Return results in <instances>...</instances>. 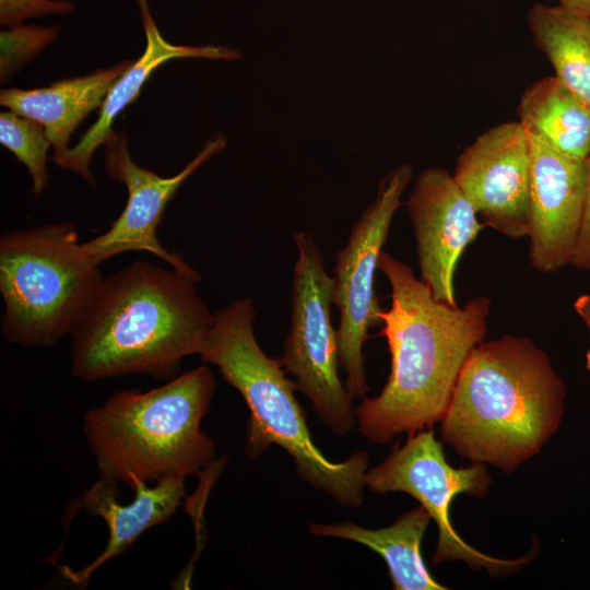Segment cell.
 I'll return each mask as SVG.
<instances>
[{"instance_id": "1", "label": "cell", "mask_w": 590, "mask_h": 590, "mask_svg": "<svg viewBox=\"0 0 590 590\" xmlns=\"http://www.w3.org/2000/svg\"><path fill=\"white\" fill-rule=\"evenodd\" d=\"M378 270L391 287V306L380 312L391 370L381 392L356 406L358 429L385 445L442 420L460 371L484 341L491 299L477 296L463 307L438 302L413 270L381 251Z\"/></svg>"}, {"instance_id": "2", "label": "cell", "mask_w": 590, "mask_h": 590, "mask_svg": "<svg viewBox=\"0 0 590 590\" xmlns=\"http://www.w3.org/2000/svg\"><path fill=\"white\" fill-rule=\"evenodd\" d=\"M200 280L144 260L104 276L69 335L72 376H178L185 357L201 354L213 324Z\"/></svg>"}, {"instance_id": "3", "label": "cell", "mask_w": 590, "mask_h": 590, "mask_svg": "<svg viewBox=\"0 0 590 590\" xmlns=\"http://www.w3.org/2000/svg\"><path fill=\"white\" fill-rule=\"evenodd\" d=\"M565 396L534 342L515 335L483 341L460 371L441 438L462 458L511 473L558 429Z\"/></svg>"}, {"instance_id": "4", "label": "cell", "mask_w": 590, "mask_h": 590, "mask_svg": "<svg viewBox=\"0 0 590 590\" xmlns=\"http://www.w3.org/2000/svg\"><path fill=\"white\" fill-rule=\"evenodd\" d=\"M256 310L249 297L237 298L213 312V324L200 359L215 365L225 381L245 400L250 416L244 452L258 458L272 445L293 459L299 476L344 507L358 508L364 498L368 453L357 451L332 462L314 444L296 386L281 358L267 355L253 324Z\"/></svg>"}, {"instance_id": "5", "label": "cell", "mask_w": 590, "mask_h": 590, "mask_svg": "<svg viewBox=\"0 0 590 590\" xmlns=\"http://www.w3.org/2000/svg\"><path fill=\"white\" fill-rule=\"evenodd\" d=\"M216 381L208 364L150 390L125 389L83 416V433L99 479L130 486L193 476L215 458L201 430Z\"/></svg>"}, {"instance_id": "6", "label": "cell", "mask_w": 590, "mask_h": 590, "mask_svg": "<svg viewBox=\"0 0 590 590\" xmlns=\"http://www.w3.org/2000/svg\"><path fill=\"white\" fill-rule=\"evenodd\" d=\"M104 276L72 222L0 236L3 338L24 347L56 344L72 328Z\"/></svg>"}, {"instance_id": "7", "label": "cell", "mask_w": 590, "mask_h": 590, "mask_svg": "<svg viewBox=\"0 0 590 590\" xmlns=\"http://www.w3.org/2000/svg\"><path fill=\"white\" fill-rule=\"evenodd\" d=\"M293 240L297 260L292 276L291 326L281 361L319 420L342 437L353 430L356 415L354 397L339 375L338 334L331 319L333 276L309 233L298 232Z\"/></svg>"}, {"instance_id": "8", "label": "cell", "mask_w": 590, "mask_h": 590, "mask_svg": "<svg viewBox=\"0 0 590 590\" xmlns=\"http://www.w3.org/2000/svg\"><path fill=\"white\" fill-rule=\"evenodd\" d=\"M491 476L483 463L452 468L433 430L423 429L398 444L385 461L365 473V487L385 494L404 492L427 510L438 527V542L433 563L463 560L471 569L485 568L492 576L512 574L529 564L536 548L518 559L488 556L467 544L449 520V508L457 494L477 498L488 493Z\"/></svg>"}, {"instance_id": "9", "label": "cell", "mask_w": 590, "mask_h": 590, "mask_svg": "<svg viewBox=\"0 0 590 590\" xmlns=\"http://www.w3.org/2000/svg\"><path fill=\"white\" fill-rule=\"evenodd\" d=\"M412 178L409 164H401L379 180L375 200L353 223L345 246L337 253L333 268V304L339 308L337 329L339 361L345 386L354 398L368 391L363 346L368 330L381 327L375 292L378 260L394 213Z\"/></svg>"}, {"instance_id": "10", "label": "cell", "mask_w": 590, "mask_h": 590, "mask_svg": "<svg viewBox=\"0 0 590 590\" xmlns=\"http://www.w3.org/2000/svg\"><path fill=\"white\" fill-rule=\"evenodd\" d=\"M225 146L226 138L216 134L206 141L197 156L178 174L162 177L134 163L129 152L127 135L116 133L105 143L104 168L111 179L126 186L128 199L121 214L105 233L83 243L91 259L101 266L107 259L123 252L145 251L177 271L199 274L181 255L169 251L161 244L157 227L168 202L182 182Z\"/></svg>"}, {"instance_id": "11", "label": "cell", "mask_w": 590, "mask_h": 590, "mask_svg": "<svg viewBox=\"0 0 590 590\" xmlns=\"http://www.w3.org/2000/svg\"><path fill=\"white\" fill-rule=\"evenodd\" d=\"M452 175L485 225L510 238L528 237L531 156L520 121L479 135L460 154Z\"/></svg>"}, {"instance_id": "12", "label": "cell", "mask_w": 590, "mask_h": 590, "mask_svg": "<svg viewBox=\"0 0 590 590\" xmlns=\"http://www.w3.org/2000/svg\"><path fill=\"white\" fill-rule=\"evenodd\" d=\"M412 223L421 280L433 296L457 306L455 273L464 249L482 224L453 175L441 167L424 169L405 203Z\"/></svg>"}, {"instance_id": "13", "label": "cell", "mask_w": 590, "mask_h": 590, "mask_svg": "<svg viewBox=\"0 0 590 590\" xmlns=\"http://www.w3.org/2000/svg\"><path fill=\"white\" fill-rule=\"evenodd\" d=\"M527 132L531 156L529 259L536 271L553 273L571 264L574 258L583 214L587 165Z\"/></svg>"}, {"instance_id": "14", "label": "cell", "mask_w": 590, "mask_h": 590, "mask_svg": "<svg viewBox=\"0 0 590 590\" xmlns=\"http://www.w3.org/2000/svg\"><path fill=\"white\" fill-rule=\"evenodd\" d=\"M185 480L167 477L150 486L148 482L133 479L129 487L134 491V497L129 504H121L119 484L98 479L70 506L67 523L81 508L90 515L102 517L108 528L106 546L85 567L74 571L55 564L58 571L74 585L86 586L96 569L123 554L146 530L176 512L186 496Z\"/></svg>"}, {"instance_id": "15", "label": "cell", "mask_w": 590, "mask_h": 590, "mask_svg": "<svg viewBox=\"0 0 590 590\" xmlns=\"http://www.w3.org/2000/svg\"><path fill=\"white\" fill-rule=\"evenodd\" d=\"M146 38V46L141 57L132 62L109 88L98 119L83 134L74 148L57 158H52L59 167L80 175L92 187L95 179L91 172L92 157L96 149L111 140L115 118L139 95L141 87L151 73L163 63L177 58H206L234 60L240 54L222 46H182L167 42L157 28L146 0H137Z\"/></svg>"}, {"instance_id": "16", "label": "cell", "mask_w": 590, "mask_h": 590, "mask_svg": "<svg viewBox=\"0 0 590 590\" xmlns=\"http://www.w3.org/2000/svg\"><path fill=\"white\" fill-rule=\"evenodd\" d=\"M131 63L122 60L45 87L5 88L0 93V104L42 123L54 148L52 158H57L69 150L73 131L90 113L101 108L109 88Z\"/></svg>"}, {"instance_id": "17", "label": "cell", "mask_w": 590, "mask_h": 590, "mask_svg": "<svg viewBox=\"0 0 590 590\" xmlns=\"http://www.w3.org/2000/svg\"><path fill=\"white\" fill-rule=\"evenodd\" d=\"M421 505L401 515L391 526L370 530L351 521L310 523L309 531L318 536L339 538L363 544L380 554L388 565L396 590H444L446 586L429 574L421 555V543L430 521Z\"/></svg>"}, {"instance_id": "18", "label": "cell", "mask_w": 590, "mask_h": 590, "mask_svg": "<svg viewBox=\"0 0 590 590\" xmlns=\"http://www.w3.org/2000/svg\"><path fill=\"white\" fill-rule=\"evenodd\" d=\"M517 113L529 132L558 152L583 161L590 155V104L556 76L532 83Z\"/></svg>"}, {"instance_id": "19", "label": "cell", "mask_w": 590, "mask_h": 590, "mask_svg": "<svg viewBox=\"0 0 590 590\" xmlns=\"http://www.w3.org/2000/svg\"><path fill=\"white\" fill-rule=\"evenodd\" d=\"M527 22L554 76L590 104V16L558 3L535 2Z\"/></svg>"}, {"instance_id": "20", "label": "cell", "mask_w": 590, "mask_h": 590, "mask_svg": "<svg viewBox=\"0 0 590 590\" xmlns=\"http://www.w3.org/2000/svg\"><path fill=\"white\" fill-rule=\"evenodd\" d=\"M0 142L26 166L32 178V191L39 196L49 181L47 162L51 142L44 126L12 110L1 111Z\"/></svg>"}, {"instance_id": "21", "label": "cell", "mask_w": 590, "mask_h": 590, "mask_svg": "<svg viewBox=\"0 0 590 590\" xmlns=\"http://www.w3.org/2000/svg\"><path fill=\"white\" fill-rule=\"evenodd\" d=\"M60 27L15 25L0 33V81L5 83L49 44L54 43Z\"/></svg>"}, {"instance_id": "22", "label": "cell", "mask_w": 590, "mask_h": 590, "mask_svg": "<svg viewBox=\"0 0 590 590\" xmlns=\"http://www.w3.org/2000/svg\"><path fill=\"white\" fill-rule=\"evenodd\" d=\"M74 3L66 0H0V24L11 27L31 17L67 14Z\"/></svg>"}, {"instance_id": "23", "label": "cell", "mask_w": 590, "mask_h": 590, "mask_svg": "<svg viewBox=\"0 0 590 590\" xmlns=\"http://www.w3.org/2000/svg\"><path fill=\"white\" fill-rule=\"evenodd\" d=\"M587 179L583 214L571 264L579 270L590 271V155L586 160Z\"/></svg>"}, {"instance_id": "24", "label": "cell", "mask_w": 590, "mask_h": 590, "mask_svg": "<svg viewBox=\"0 0 590 590\" xmlns=\"http://www.w3.org/2000/svg\"><path fill=\"white\" fill-rule=\"evenodd\" d=\"M575 310L587 324L590 333V294L579 296L574 303ZM586 368L590 370V345L586 354Z\"/></svg>"}, {"instance_id": "25", "label": "cell", "mask_w": 590, "mask_h": 590, "mask_svg": "<svg viewBox=\"0 0 590 590\" xmlns=\"http://www.w3.org/2000/svg\"><path fill=\"white\" fill-rule=\"evenodd\" d=\"M558 4H562L568 9L581 12L590 16V0H557Z\"/></svg>"}]
</instances>
